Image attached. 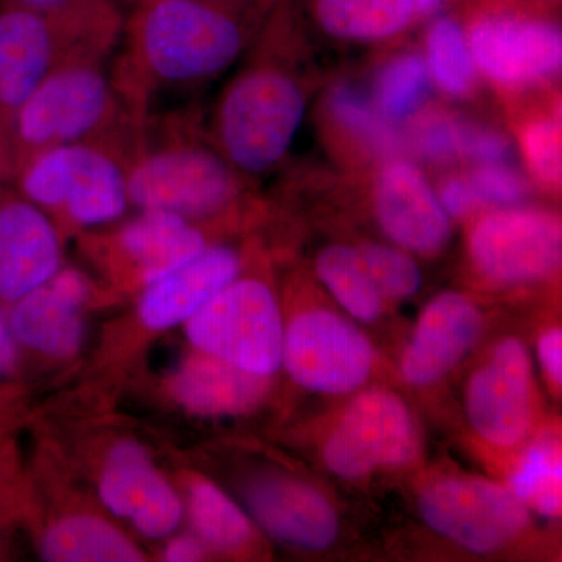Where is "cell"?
Instances as JSON below:
<instances>
[{"instance_id": "cell-1", "label": "cell", "mask_w": 562, "mask_h": 562, "mask_svg": "<svg viewBox=\"0 0 562 562\" xmlns=\"http://www.w3.org/2000/svg\"><path fill=\"white\" fill-rule=\"evenodd\" d=\"M132 36L151 76L173 85L220 76L247 41L243 21L224 0H143Z\"/></svg>"}, {"instance_id": "cell-2", "label": "cell", "mask_w": 562, "mask_h": 562, "mask_svg": "<svg viewBox=\"0 0 562 562\" xmlns=\"http://www.w3.org/2000/svg\"><path fill=\"white\" fill-rule=\"evenodd\" d=\"M306 105L305 88L291 72L251 66L228 85L217 105V151L247 176L272 171L301 131Z\"/></svg>"}, {"instance_id": "cell-3", "label": "cell", "mask_w": 562, "mask_h": 562, "mask_svg": "<svg viewBox=\"0 0 562 562\" xmlns=\"http://www.w3.org/2000/svg\"><path fill=\"white\" fill-rule=\"evenodd\" d=\"M480 76L520 92L553 79L562 66L560 24L522 0H483L464 27Z\"/></svg>"}, {"instance_id": "cell-4", "label": "cell", "mask_w": 562, "mask_h": 562, "mask_svg": "<svg viewBox=\"0 0 562 562\" xmlns=\"http://www.w3.org/2000/svg\"><path fill=\"white\" fill-rule=\"evenodd\" d=\"M419 452L420 432L412 409L401 395L382 386L358 391L322 443L325 468L351 483L408 468Z\"/></svg>"}, {"instance_id": "cell-5", "label": "cell", "mask_w": 562, "mask_h": 562, "mask_svg": "<svg viewBox=\"0 0 562 562\" xmlns=\"http://www.w3.org/2000/svg\"><path fill=\"white\" fill-rule=\"evenodd\" d=\"M184 324L195 349L243 371L271 379L283 364V317L265 281L238 277Z\"/></svg>"}, {"instance_id": "cell-6", "label": "cell", "mask_w": 562, "mask_h": 562, "mask_svg": "<svg viewBox=\"0 0 562 562\" xmlns=\"http://www.w3.org/2000/svg\"><path fill=\"white\" fill-rule=\"evenodd\" d=\"M465 244L472 272L487 286H531L561 269V217L541 206L484 210L473 217Z\"/></svg>"}, {"instance_id": "cell-7", "label": "cell", "mask_w": 562, "mask_h": 562, "mask_svg": "<svg viewBox=\"0 0 562 562\" xmlns=\"http://www.w3.org/2000/svg\"><path fill=\"white\" fill-rule=\"evenodd\" d=\"M417 508L436 535L475 554L505 552L531 528L530 509L505 484L464 473L432 476Z\"/></svg>"}, {"instance_id": "cell-8", "label": "cell", "mask_w": 562, "mask_h": 562, "mask_svg": "<svg viewBox=\"0 0 562 562\" xmlns=\"http://www.w3.org/2000/svg\"><path fill=\"white\" fill-rule=\"evenodd\" d=\"M25 199L38 209H61L80 225L120 220L127 210V172L113 157L85 143L36 151L21 176Z\"/></svg>"}, {"instance_id": "cell-9", "label": "cell", "mask_w": 562, "mask_h": 562, "mask_svg": "<svg viewBox=\"0 0 562 562\" xmlns=\"http://www.w3.org/2000/svg\"><path fill=\"white\" fill-rule=\"evenodd\" d=\"M464 413L476 438L492 449L508 452L530 441L539 397L524 341L508 336L484 353L465 383Z\"/></svg>"}, {"instance_id": "cell-10", "label": "cell", "mask_w": 562, "mask_h": 562, "mask_svg": "<svg viewBox=\"0 0 562 562\" xmlns=\"http://www.w3.org/2000/svg\"><path fill=\"white\" fill-rule=\"evenodd\" d=\"M376 353L355 322L327 306L295 314L284 327L283 364L292 382L325 395H349L371 380Z\"/></svg>"}, {"instance_id": "cell-11", "label": "cell", "mask_w": 562, "mask_h": 562, "mask_svg": "<svg viewBox=\"0 0 562 562\" xmlns=\"http://www.w3.org/2000/svg\"><path fill=\"white\" fill-rule=\"evenodd\" d=\"M127 183L133 205L187 220L221 213L241 191L231 162L201 146L169 147L140 158L127 172Z\"/></svg>"}, {"instance_id": "cell-12", "label": "cell", "mask_w": 562, "mask_h": 562, "mask_svg": "<svg viewBox=\"0 0 562 562\" xmlns=\"http://www.w3.org/2000/svg\"><path fill=\"white\" fill-rule=\"evenodd\" d=\"M113 109L105 76L90 65L54 68L16 113L18 138L36 151L81 143L101 127Z\"/></svg>"}, {"instance_id": "cell-13", "label": "cell", "mask_w": 562, "mask_h": 562, "mask_svg": "<svg viewBox=\"0 0 562 562\" xmlns=\"http://www.w3.org/2000/svg\"><path fill=\"white\" fill-rule=\"evenodd\" d=\"M376 225L391 244L417 257H438L452 239L453 225L424 171L406 158L384 160L371 191Z\"/></svg>"}, {"instance_id": "cell-14", "label": "cell", "mask_w": 562, "mask_h": 562, "mask_svg": "<svg viewBox=\"0 0 562 562\" xmlns=\"http://www.w3.org/2000/svg\"><path fill=\"white\" fill-rule=\"evenodd\" d=\"M479 303L458 291H443L422 310L412 338L398 360L403 382L435 386L475 349L484 333Z\"/></svg>"}, {"instance_id": "cell-15", "label": "cell", "mask_w": 562, "mask_h": 562, "mask_svg": "<svg viewBox=\"0 0 562 562\" xmlns=\"http://www.w3.org/2000/svg\"><path fill=\"white\" fill-rule=\"evenodd\" d=\"M246 501L251 516L276 541L306 552H322L338 541V512L312 483L286 475L262 476L247 487Z\"/></svg>"}, {"instance_id": "cell-16", "label": "cell", "mask_w": 562, "mask_h": 562, "mask_svg": "<svg viewBox=\"0 0 562 562\" xmlns=\"http://www.w3.org/2000/svg\"><path fill=\"white\" fill-rule=\"evenodd\" d=\"M99 492L111 513L131 519L146 538H166L179 527V495L155 471L139 443L125 441L111 449Z\"/></svg>"}, {"instance_id": "cell-17", "label": "cell", "mask_w": 562, "mask_h": 562, "mask_svg": "<svg viewBox=\"0 0 562 562\" xmlns=\"http://www.w3.org/2000/svg\"><path fill=\"white\" fill-rule=\"evenodd\" d=\"M60 241L46 214L29 201L0 205V299L14 303L60 271Z\"/></svg>"}, {"instance_id": "cell-18", "label": "cell", "mask_w": 562, "mask_h": 562, "mask_svg": "<svg viewBox=\"0 0 562 562\" xmlns=\"http://www.w3.org/2000/svg\"><path fill=\"white\" fill-rule=\"evenodd\" d=\"M87 297V280L79 272L58 271L38 290L14 302L9 322L18 344L49 357H72L83 342L80 310Z\"/></svg>"}, {"instance_id": "cell-19", "label": "cell", "mask_w": 562, "mask_h": 562, "mask_svg": "<svg viewBox=\"0 0 562 562\" xmlns=\"http://www.w3.org/2000/svg\"><path fill=\"white\" fill-rule=\"evenodd\" d=\"M241 266V257L231 247H206L194 260L146 286L139 303L140 321L150 330H166L190 321L238 279Z\"/></svg>"}, {"instance_id": "cell-20", "label": "cell", "mask_w": 562, "mask_h": 562, "mask_svg": "<svg viewBox=\"0 0 562 562\" xmlns=\"http://www.w3.org/2000/svg\"><path fill=\"white\" fill-rule=\"evenodd\" d=\"M57 14L14 7L0 13V106L16 111L55 68Z\"/></svg>"}, {"instance_id": "cell-21", "label": "cell", "mask_w": 562, "mask_h": 562, "mask_svg": "<svg viewBox=\"0 0 562 562\" xmlns=\"http://www.w3.org/2000/svg\"><path fill=\"white\" fill-rule=\"evenodd\" d=\"M269 386V376L243 371L206 353L188 358L172 380L181 405L201 416L250 412L265 401Z\"/></svg>"}, {"instance_id": "cell-22", "label": "cell", "mask_w": 562, "mask_h": 562, "mask_svg": "<svg viewBox=\"0 0 562 562\" xmlns=\"http://www.w3.org/2000/svg\"><path fill=\"white\" fill-rule=\"evenodd\" d=\"M125 254L138 265L144 284L177 271L209 247L205 236L187 217L169 211L146 210L121 232Z\"/></svg>"}, {"instance_id": "cell-23", "label": "cell", "mask_w": 562, "mask_h": 562, "mask_svg": "<svg viewBox=\"0 0 562 562\" xmlns=\"http://www.w3.org/2000/svg\"><path fill=\"white\" fill-rule=\"evenodd\" d=\"M312 13L325 35L355 44L395 38L419 18L413 0H312Z\"/></svg>"}, {"instance_id": "cell-24", "label": "cell", "mask_w": 562, "mask_h": 562, "mask_svg": "<svg viewBox=\"0 0 562 562\" xmlns=\"http://www.w3.org/2000/svg\"><path fill=\"white\" fill-rule=\"evenodd\" d=\"M41 554L52 562H138L143 553L98 517L74 516L44 535Z\"/></svg>"}, {"instance_id": "cell-25", "label": "cell", "mask_w": 562, "mask_h": 562, "mask_svg": "<svg viewBox=\"0 0 562 562\" xmlns=\"http://www.w3.org/2000/svg\"><path fill=\"white\" fill-rule=\"evenodd\" d=\"M520 449L505 486L531 512L557 519L562 506L560 439L542 432Z\"/></svg>"}, {"instance_id": "cell-26", "label": "cell", "mask_w": 562, "mask_h": 562, "mask_svg": "<svg viewBox=\"0 0 562 562\" xmlns=\"http://www.w3.org/2000/svg\"><path fill=\"white\" fill-rule=\"evenodd\" d=\"M317 279L351 319L373 324L383 316V295L350 244H330L317 251L314 260Z\"/></svg>"}, {"instance_id": "cell-27", "label": "cell", "mask_w": 562, "mask_h": 562, "mask_svg": "<svg viewBox=\"0 0 562 562\" xmlns=\"http://www.w3.org/2000/svg\"><path fill=\"white\" fill-rule=\"evenodd\" d=\"M424 58L432 85L447 98L468 99L476 91L480 74L460 21L452 16L432 20L425 35Z\"/></svg>"}, {"instance_id": "cell-28", "label": "cell", "mask_w": 562, "mask_h": 562, "mask_svg": "<svg viewBox=\"0 0 562 562\" xmlns=\"http://www.w3.org/2000/svg\"><path fill=\"white\" fill-rule=\"evenodd\" d=\"M327 114L344 138L357 144L369 155L384 160L398 157L402 138L397 128L384 120L372 99L366 98L357 88L347 83L331 88L327 98Z\"/></svg>"}, {"instance_id": "cell-29", "label": "cell", "mask_w": 562, "mask_h": 562, "mask_svg": "<svg viewBox=\"0 0 562 562\" xmlns=\"http://www.w3.org/2000/svg\"><path fill=\"white\" fill-rule=\"evenodd\" d=\"M432 81L424 55L402 52L384 63L373 79L372 102L384 120L397 125L424 110Z\"/></svg>"}, {"instance_id": "cell-30", "label": "cell", "mask_w": 562, "mask_h": 562, "mask_svg": "<svg viewBox=\"0 0 562 562\" xmlns=\"http://www.w3.org/2000/svg\"><path fill=\"white\" fill-rule=\"evenodd\" d=\"M561 105L536 110L519 122L517 139L531 179L547 191L561 188Z\"/></svg>"}, {"instance_id": "cell-31", "label": "cell", "mask_w": 562, "mask_h": 562, "mask_svg": "<svg viewBox=\"0 0 562 562\" xmlns=\"http://www.w3.org/2000/svg\"><path fill=\"white\" fill-rule=\"evenodd\" d=\"M191 517L203 541L214 549H243L254 530L246 514L227 495L209 482H199L191 490Z\"/></svg>"}, {"instance_id": "cell-32", "label": "cell", "mask_w": 562, "mask_h": 562, "mask_svg": "<svg viewBox=\"0 0 562 562\" xmlns=\"http://www.w3.org/2000/svg\"><path fill=\"white\" fill-rule=\"evenodd\" d=\"M358 257L386 302H405L420 291L422 271L409 251L376 241L355 244Z\"/></svg>"}, {"instance_id": "cell-33", "label": "cell", "mask_w": 562, "mask_h": 562, "mask_svg": "<svg viewBox=\"0 0 562 562\" xmlns=\"http://www.w3.org/2000/svg\"><path fill=\"white\" fill-rule=\"evenodd\" d=\"M409 143L428 165L452 166L460 160V117L442 110H422L414 117Z\"/></svg>"}, {"instance_id": "cell-34", "label": "cell", "mask_w": 562, "mask_h": 562, "mask_svg": "<svg viewBox=\"0 0 562 562\" xmlns=\"http://www.w3.org/2000/svg\"><path fill=\"white\" fill-rule=\"evenodd\" d=\"M465 176L483 211L524 205L531 194L530 181L508 162L476 165Z\"/></svg>"}, {"instance_id": "cell-35", "label": "cell", "mask_w": 562, "mask_h": 562, "mask_svg": "<svg viewBox=\"0 0 562 562\" xmlns=\"http://www.w3.org/2000/svg\"><path fill=\"white\" fill-rule=\"evenodd\" d=\"M460 150L476 165H497L512 160L513 140L501 128L460 120Z\"/></svg>"}, {"instance_id": "cell-36", "label": "cell", "mask_w": 562, "mask_h": 562, "mask_svg": "<svg viewBox=\"0 0 562 562\" xmlns=\"http://www.w3.org/2000/svg\"><path fill=\"white\" fill-rule=\"evenodd\" d=\"M435 191L442 209L446 210L452 221L473 220L476 214L483 211L471 183H469L468 176L449 173L439 181L438 190Z\"/></svg>"}, {"instance_id": "cell-37", "label": "cell", "mask_w": 562, "mask_h": 562, "mask_svg": "<svg viewBox=\"0 0 562 562\" xmlns=\"http://www.w3.org/2000/svg\"><path fill=\"white\" fill-rule=\"evenodd\" d=\"M538 360L541 364L547 386L554 395L561 394L562 387V331L560 327H550L538 338Z\"/></svg>"}, {"instance_id": "cell-38", "label": "cell", "mask_w": 562, "mask_h": 562, "mask_svg": "<svg viewBox=\"0 0 562 562\" xmlns=\"http://www.w3.org/2000/svg\"><path fill=\"white\" fill-rule=\"evenodd\" d=\"M203 558L202 543L194 538L176 539L169 543L168 549L165 550V560L169 562H192L201 561Z\"/></svg>"}, {"instance_id": "cell-39", "label": "cell", "mask_w": 562, "mask_h": 562, "mask_svg": "<svg viewBox=\"0 0 562 562\" xmlns=\"http://www.w3.org/2000/svg\"><path fill=\"white\" fill-rule=\"evenodd\" d=\"M18 357V341L11 331L9 316L0 310V366L3 371L13 368Z\"/></svg>"}, {"instance_id": "cell-40", "label": "cell", "mask_w": 562, "mask_h": 562, "mask_svg": "<svg viewBox=\"0 0 562 562\" xmlns=\"http://www.w3.org/2000/svg\"><path fill=\"white\" fill-rule=\"evenodd\" d=\"M18 7L40 11V13L57 14L79 5V0H16Z\"/></svg>"}, {"instance_id": "cell-41", "label": "cell", "mask_w": 562, "mask_h": 562, "mask_svg": "<svg viewBox=\"0 0 562 562\" xmlns=\"http://www.w3.org/2000/svg\"><path fill=\"white\" fill-rule=\"evenodd\" d=\"M419 18L436 16L446 5V0H413Z\"/></svg>"}, {"instance_id": "cell-42", "label": "cell", "mask_w": 562, "mask_h": 562, "mask_svg": "<svg viewBox=\"0 0 562 562\" xmlns=\"http://www.w3.org/2000/svg\"><path fill=\"white\" fill-rule=\"evenodd\" d=\"M3 372H5V371H3L2 366H0V373H3Z\"/></svg>"}]
</instances>
